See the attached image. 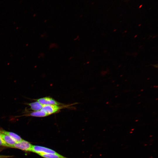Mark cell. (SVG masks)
Returning <instances> with one entry per match:
<instances>
[{
	"mask_svg": "<svg viewBox=\"0 0 158 158\" xmlns=\"http://www.w3.org/2000/svg\"><path fill=\"white\" fill-rule=\"evenodd\" d=\"M66 106H60L55 105H44L40 110L49 116L57 112L58 111H59L60 109Z\"/></svg>",
	"mask_w": 158,
	"mask_h": 158,
	"instance_id": "obj_1",
	"label": "cell"
},
{
	"mask_svg": "<svg viewBox=\"0 0 158 158\" xmlns=\"http://www.w3.org/2000/svg\"><path fill=\"white\" fill-rule=\"evenodd\" d=\"M32 152L38 154H59L54 150L51 149L38 145H33Z\"/></svg>",
	"mask_w": 158,
	"mask_h": 158,
	"instance_id": "obj_2",
	"label": "cell"
},
{
	"mask_svg": "<svg viewBox=\"0 0 158 158\" xmlns=\"http://www.w3.org/2000/svg\"><path fill=\"white\" fill-rule=\"evenodd\" d=\"M32 145L28 141L23 140L20 142H16L12 147L18 148L25 151L32 152Z\"/></svg>",
	"mask_w": 158,
	"mask_h": 158,
	"instance_id": "obj_3",
	"label": "cell"
},
{
	"mask_svg": "<svg viewBox=\"0 0 158 158\" xmlns=\"http://www.w3.org/2000/svg\"><path fill=\"white\" fill-rule=\"evenodd\" d=\"M35 100L39 102L44 105H55L59 106L62 105L60 103L56 101L52 98L49 97H45Z\"/></svg>",
	"mask_w": 158,
	"mask_h": 158,
	"instance_id": "obj_4",
	"label": "cell"
},
{
	"mask_svg": "<svg viewBox=\"0 0 158 158\" xmlns=\"http://www.w3.org/2000/svg\"><path fill=\"white\" fill-rule=\"evenodd\" d=\"M1 136L4 142L7 147H12L16 143L13 138L8 135L1 133Z\"/></svg>",
	"mask_w": 158,
	"mask_h": 158,
	"instance_id": "obj_5",
	"label": "cell"
},
{
	"mask_svg": "<svg viewBox=\"0 0 158 158\" xmlns=\"http://www.w3.org/2000/svg\"><path fill=\"white\" fill-rule=\"evenodd\" d=\"M1 133L8 135L13 138L16 142H18L22 141L23 139L18 135L13 132L8 131L3 129H0Z\"/></svg>",
	"mask_w": 158,
	"mask_h": 158,
	"instance_id": "obj_6",
	"label": "cell"
},
{
	"mask_svg": "<svg viewBox=\"0 0 158 158\" xmlns=\"http://www.w3.org/2000/svg\"><path fill=\"white\" fill-rule=\"evenodd\" d=\"M27 104L30 107V109L34 111L40 110L44 106V105L37 101L27 103Z\"/></svg>",
	"mask_w": 158,
	"mask_h": 158,
	"instance_id": "obj_7",
	"label": "cell"
},
{
	"mask_svg": "<svg viewBox=\"0 0 158 158\" xmlns=\"http://www.w3.org/2000/svg\"><path fill=\"white\" fill-rule=\"evenodd\" d=\"M25 115L36 117H44L48 116L47 114L41 110L32 112Z\"/></svg>",
	"mask_w": 158,
	"mask_h": 158,
	"instance_id": "obj_8",
	"label": "cell"
},
{
	"mask_svg": "<svg viewBox=\"0 0 158 158\" xmlns=\"http://www.w3.org/2000/svg\"><path fill=\"white\" fill-rule=\"evenodd\" d=\"M38 154L45 158H68L64 157L60 154Z\"/></svg>",
	"mask_w": 158,
	"mask_h": 158,
	"instance_id": "obj_9",
	"label": "cell"
},
{
	"mask_svg": "<svg viewBox=\"0 0 158 158\" xmlns=\"http://www.w3.org/2000/svg\"><path fill=\"white\" fill-rule=\"evenodd\" d=\"M0 146L7 147L6 144L4 142L1 136V133L0 130Z\"/></svg>",
	"mask_w": 158,
	"mask_h": 158,
	"instance_id": "obj_10",
	"label": "cell"
}]
</instances>
